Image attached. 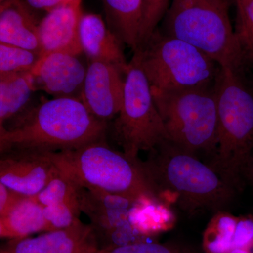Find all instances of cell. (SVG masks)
<instances>
[{
    "mask_svg": "<svg viewBox=\"0 0 253 253\" xmlns=\"http://www.w3.org/2000/svg\"><path fill=\"white\" fill-rule=\"evenodd\" d=\"M42 56L41 53L0 42V75L32 71Z\"/></svg>",
    "mask_w": 253,
    "mask_h": 253,
    "instance_id": "cb8c5ba5",
    "label": "cell"
},
{
    "mask_svg": "<svg viewBox=\"0 0 253 253\" xmlns=\"http://www.w3.org/2000/svg\"><path fill=\"white\" fill-rule=\"evenodd\" d=\"M253 246V217L251 215L241 216L238 219L233 250L249 249Z\"/></svg>",
    "mask_w": 253,
    "mask_h": 253,
    "instance_id": "83f0119b",
    "label": "cell"
},
{
    "mask_svg": "<svg viewBox=\"0 0 253 253\" xmlns=\"http://www.w3.org/2000/svg\"><path fill=\"white\" fill-rule=\"evenodd\" d=\"M170 0H144V17L139 36V47L156 31L164 18Z\"/></svg>",
    "mask_w": 253,
    "mask_h": 253,
    "instance_id": "4316f807",
    "label": "cell"
},
{
    "mask_svg": "<svg viewBox=\"0 0 253 253\" xmlns=\"http://www.w3.org/2000/svg\"><path fill=\"white\" fill-rule=\"evenodd\" d=\"M81 186L60 171L34 197L43 206L59 204H80Z\"/></svg>",
    "mask_w": 253,
    "mask_h": 253,
    "instance_id": "7402d4cb",
    "label": "cell"
},
{
    "mask_svg": "<svg viewBox=\"0 0 253 253\" xmlns=\"http://www.w3.org/2000/svg\"><path fill=\"white\" fill-rule=\"evenodd\" d=\"M152 94L168 139L200 159L206 157L209 164L217 148L215 83L184 90L152 91Z\"/></svg>",
    "mask_w": 253,
    "mask_h": 253,
    "instance_id": "8992f818",
    "label": "cell"
},
{
    "mask_svg": "<svg viewBox=\"0 0 253 253\" xmlns=\"http://www.w3.org/2000/svg\"><path fill=\"white\" fill-rule=\"evenodd\" d=\"M81 55L52 52L43 55L32 71L37 89L54 98L81 100L87 64Z\"/></svg>",
    "mask_w": 253,
    "mask_h": 253,
    "instance_id": "7c38bea8",
    "label": "cell"
},
{
    "mask_svg": "<svg viewBox=\"0 0 253 253\" xmlns=\"http://www.w3.org/2000/svg\"><path fill=\"white\" fill-rule=\"evenodd\" d=\"M113 135L123 152L134 159L140 151H149L168 139L151 86L134 56L125 76L124 97L113 123Z\"/></svg>",
    "mask_w": 253,
    "mask_h": 253,
    "instance_id": "ba28073f",
    "label": "cell"
},
{
    "mask_svg": "<svg viewBox=\"0 0 253 253\" xmlns=\"http://www.w3.org/2000/svg\"><path fill=\"white\" fill-rule=\"evenodd\" d=\"M160 201L189 214L229 211L239 193L198 156L166 139L141 161Z\"/></svg>",
    "mask_w": 253,
    "mask_h": 253,
    "instance_id": "6da1fadb",
    "label": "cell"
},
{
    "mask_svg": "<svg viewBox=\"0 0 253 253\" xmlns=\"http://www.w3.org/2000/svg\"><path fill=\"white\" fill-rule=\"evenodd\" d=\"M37 89L32 71L0 75V127L7 126L28 108Z\"/></svg>",
    "mask_w": 253,
    "mask_h": 253,
    "instance_id": "ac0fdd59",
    "label": "cell"
},
{
    "mask_svg": "<svg viewBox=\"0 0 253 253\" xmlns=\"http://www.w3.org/2000/svg\"><path fill=\"white\" fill-rule=\"evenodd\" d=\"M126 73L111 63L88 61L81 101L91 115L109 123L118 116L124 97Z\"/></svg>",
    "mask_w": 253,
    "mask_h": 253,
    "instance_id": "8fae6325",
    "label": "cell"
},
{
    "mask_svg": "<svg viewBox=\"0 0 253 253\" xmlns=\"http://www.w3.org/2000/svg\"><path fill=\"white\" fill-rule=\"evenodd\" d=\"M162 21L164 34L201 50L221 68L242 73L245 63L228 0H172Z\"/></svg>",
    "mask_w": 253,
    "mask_h": 253,
    "instance_id": "5b68a950",
    "label": "cell"
},
{
    "mask_svg": "<svg viewBox=\"0 0 253 253\" xmlns=\"http://www.w3.org/2000/svg\"><path fill=\"white\" fill-rule=\"evenodd\" d=\"M14 1V0H0V4L4 3L9 2V1Z\"/></svg>",
    "mask_w": 253,
    "mask_h": 253,
    "instance_id": "d6a6232c",
    "label": "cell"
},
{
    "mask_svg": "<svg viewBox=\"0 0 253 253\" xmlns=\"http://www.w3.org/2000/svg\"><path fill=\"white\" fill-rule=\"evenodd\" d=\"M129 219L142 238L169 230L175 222V217L168 205L154 199L136 202L129 212Z\"/></svg>",
    "mask_w": 253,
    "mask_h": 253,
    "instance_id": "ffe728a7",
    "label": "cell"
},
{
    "mask_svg": "<svg viewBox=\"0 0 253 253\" xmlns=\"http://www.w3.org/2000/svg\"><path fill=\"white\" fill-rule=\"evenodd\" d=\"M217 152L209 166L238 193L246 184L253 151V90L242 73L221 68L215 82Z\"/></svg>",
    "mask_w": 253,
    "mask_h": 253,
    "instance_id": "3957f363",
    "label": "cell"
},
{
    "mask_svg": "<svg viewBox=\"0 0 253 253\" xmlns=\"http://www.w3.org/2000/svg\"><path fill=\"white\" fill-rule=\"evenodd\" d=\"M80 42L87 61L111 63L126 73L129 62L122 42L113 33L99 14H83L80 21Z\"/></svg>",
    "mask_w": 253,
    "mask_h": 253,
    "instance_id": "9a60e30c",
    "label": "cell"
},
{
    "mask_svg": "<svg viewBox=\"0 0 253 253\" xmlns=\"http://www.w3.org/2000/svg\"><path fill=\"white\" fill-rule=\"evenodd\" d=\"M0 154V183L24 196L39 194L59 172L54 152L9 149Z\"/></svg>",
    "mask_w": 253,
    "mask_h": 253,
    "instance_id": "30bf717a",
    "label": "cell"
},
{
    "mask_svg": "<svg viewBox=\"0 0 253 253\" xmlns=\"http://www.w3.org/2000/svg\"><path fill=\"white\" fill-rule=\"evenodd\" d=\"M0 253H9L7 251H6V249H4V248H3V249H1V251H0Z\"/></svg>",
    "mask_w": 253,
    "mask_h": 253,
    "instance_id": "836d02e7",
    "label": "cell"
},
{
    "mask_svg": "<svg viewBox=\"0 0 253 253\" xmlns=\"http://www.w3.org/2000/svg\"><path fill=\"white\" fill-rule=\"evenodd\" d=\"M38 25L21 0L0 4V42L42 54Z\"/></svg>",
    "mask_w": 253,
    "mask_h": 253,
    "instance_id": "2e32d148",
    "label": "cell"
},
{
    "mask_svg": "<svg viewBox=\"0 0 253 253\" xmlns=\"http://www.w3.org/2000/svg\"><path fill=\"white\" fill-rule=\"evenodd\" d=\"M229 253H253V246L249 249H234Z\"/></svg>",
    "mask_w": 253,
    "mask_h": 253,
    "instance_id": "1f68e13d",
    "label": "cell"
},
{
    "mask_svg": "<svg viewBox=\"0 0 253 253\" xmlns=\"http://www.w3.org/2000/svg\"><path fill=\"white\" fill-rule=\"evenodd\" d=\"M108 123L88 111L81 99L53 98L28 108L0 127V151L28 149L57 152L105 139Z\"/></svg>",
    "mask_w": 253,
    "mask_h": 253,
    "instance_id": "7a4b0ae2",
    "label": "cell"
},
{
    "mask_svg": "<svg viewBox=\"0 0 253 253\" xmlns=\"http://www.w3.org/2000/svg\"><path fill=\"white\" fill-rule=\"evenodd\" d=\"M24 195L19 194L0 183V217H2L10 208Z\"/></svg>",
    "mask_w": 253,
    "mask_h": 253,
    "instance_id": "f1b7e54d",
    "label": "cell"
},
{
    "mask_svg": "<svg viewBox=\"0 0 253 253\" xmlns=\"http://www.w3.org/2000/svg\"><path fill=\"white\" fill-rule=\"evenodd\" d=\"M4 248L9 253H97L100 249L94 229L81 221L36 237L11 240Z\"/></svg>",
    "mask_w": 253,
    "mask_h": 253,
    "instance_id": "4fadbf2b",
    "label": "cell"
},
{
    "mask_svg": "<svg viewBox=\"0 0 253 253\" xmlns=\"http://www.w3.org/2000/svg\"><path fill=\"white\" fill-rule=\"evenodd\" d=\"M106 22L118 39L132 50L139 47L144 0H101Z\"/></svg>",
    "mask_w": 253,
    "mask_h": 253,
    "instance_id": "e0dca14e",
    "label": "cell"
},
{
    "mask_svg": "<svg viewBox=\"0 0 253 253\" xmlns=\"http://www.w3.org/2000/svg\"><path fill=\"white\" fill-rule=\"evenodd\" d=\"M53 158L60 172L84 189L118 195L134 202L160 201L146 177L142 161L113 149L105 139L54 152Z\"/></svg>",
    "mask_w": 253,
    "mask_h": 253,
    "instance_id": "277c9868",
    "label": "cell"
},
{
    "mask_svg": "<svg viewBox=\"0 0 253 253\" xmlns=\"http://www.w3.org/2000/svg\"><path fill=\"white\" fill-rule=\"evenodd\" d=\"M135 203L123 196L81 186V212L89 217L100 249L144 241L129 219V212Z\"/></svg>",
    "mask_w": 253,
    "mask_h": 253,
    "instance_id": "9c48e42d",
    "label": "cell"
},
{
    "mask_svg": "<svg viewBox=\"0 0 253 253\" xmlns=\"http://www.w3.org/2000/svg\"><path fill=\"white\" fill-rule=\"evenodd\" d=\"M97 253H201L197 250L181 243L140 242L106 248L99 250Z\"/></svg>",
    "mask_w": 253,
    "mask_h": 253,
    "instance_id": "d4e9b609",
    "label": "cell"
},
{
    "mask_svg": "<svg viewBox=\"0 0 253 253\" xmlns=\"http://www.w3.org/2000/svg\"><path fill=\"white\" fill-rule=\"evenodd\" d=\"M246 182H249L253 186V151L252 155H251V159H250L247 170H246Z\"/></svg>",
    "mask_w": 253,
    "mask_h": 253,
    "instance_id": "4dcf8cb0",
    "label": "cell"
},
{
    "mask_svg": "<svg viewBox=\"0 0 253 253\" xmlns=\"http://www.w3.org/2000/svg\"><path fill=\"white\" fill-rule=\"evenodd\" d=\"M238 219L229 211L214 213L203 236L204 253H229L232 251Z\"/></svg>",
    "mask_w": 253,
    "mask_h": 253,
    "instance_id": "44dd1931",
    "label": "cell"
},
{
    "mask_svg": "<svg viewBox=\"0 0 253 253\" xmlns=\"http://www.w3.org/2000/svg\"><path fill=\"white\" fill-rule=\"evenodd\" d=\"M70 1L71 0H26V4L33 9L49 12L60 5L66 4Z\"/></svg>",
    "mask_w": 253,
    "mask_h": 253,
    "instance_id": "f546056e",
    "label": "cell"
},
{
    "mask_svg": "<svg viewBox=\"0 0 253 253\" xmlns=\"http://www.w3.org/2000/svg\"><path fill=\"white\" fill-rule=\"evenodd\" d=\"M133 56L152 91H179L212 85L221 68L201 50L164 34L159 28Z\"/></svg>",
    "mask_w": 253,
    "mask_h": 253,
    "instance_id": "52a82bcc",
    "label": "cell"
},
{
    "mask_svg": "<svg viewBox=\"0 0 253 253\" xmlns=\"http://www.w3.org/2000/svg\"><path fill=\"white\" fill-rule=\"evenodd\" d=\"M234 1L236 6V40L245 65L253 64V0Z\"/></svg>",
    "mask_w": 253,
    "mask_h": 253,
    "instance_id": "603a6c76",
    "label": "cell"
},
{
    "mask_svg": "<svg viewBox=\"0 0 253 253\" xmlns=\"http://www.w3.org/2000/svg\"><path fill=\"white\" fill-rule=\"evenodd\" d=\"M41 231L46 232V223L43 206L34 196H23L0 217L1 239H24Z\"/></svg>",
    "mask_w": 253,
    "mask_h": 253,
    "instance_id": "d6986e66",
    "label": "cell"
},
{
    "mask_svg": "<svg viewBox=\"0 0 253 253\" xmlns=\"http://www.w3.org/2000/svg\"><path fill=\"white\" fill-rule=\"evenodd\" d=\"M46 231L60 230L74 225L80 220V204H59L43 207Z\"/></svg>",
    "mask_w": 253,
    "mask_h": 253,
    "instance_id": "484cf974",
    "label": "cell"
},
{
    "mask_svg": "<svg viewBox=\"0 0 253 253\" xmlns=\"http://www.w3.org/2000/svg\"><path fill=\"white\" fill-rule=\"evenodd\" d=\"M82 0H71L46 14L38 25L42 54L66 52L83 54L79 26Z\"/></svg>",
    "mask_w": 253,
    "mask_h": 253,
    "instance_id": "5bb4252c",
    "label": "cell"
}]
</instances>
